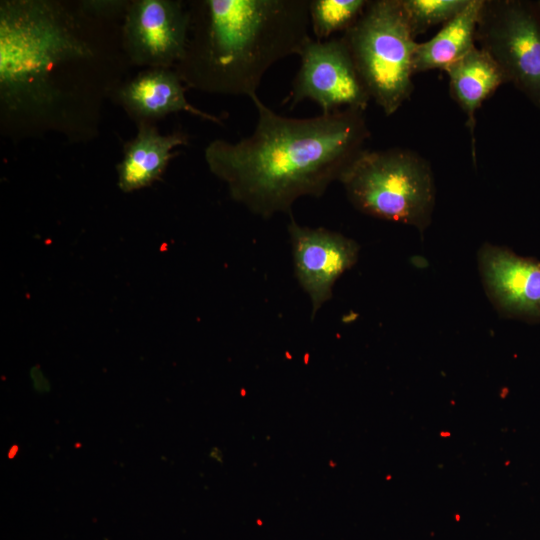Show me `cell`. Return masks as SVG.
Masks as SVG:
<instances>
[{
  "label": "cell",
  "mask_w": 540,
  "mask_h": 540,
  "mask_svg": "<svg viewBox=\"0 0 540 540\" xmlns=\"http://www.w3.org/2000/svg\"><path fill=\"white\" fill-rule=\"evenodd\" d=\"M414 37L458 15L469 0H401Z\"/></svg>",
  "instance_id": "obj_16"
},
{
  "label": "cell",
  "mask_w": 540,
  "mask_h": 540,
  "mask_svg": "<svg viewBox=\"0 0 540 540\" xmlns=\"http://www.w3.org/2000/svg\"><path fill=\"white\" fill-rule=\"evenodd\" d=\"M209 456L217 462H222V452L216 447L211 449Z\"/></svg>",
  "instance_id": "obj_18"
},
{
  "label": "cell",
  "mask_w": 540,
  "mask_h": 540,
  "mask_svg": "<svg viewBox=\"0 0 540 540\" xmlns=\"http://www.w3.org/2000/svg\"><path fill=\"white\" fill-rule=\"evenodd\" d=\"M445 71L449 76L451 96L466 114V125L472 135V151L475 158L476 111L499 86L508 83L507 78L495 60L476 46Z\"/></svg>",
  "instance_id": "obj_11"
},
{
  "label": "cell",
  "mask_w": 540,
  "mask_h": 540,
  "mask_svg": "<svg viewBox=\"0 0 540 540\" xmlns=\"http://www.w3.org/2000/svg\"><path fill=\"white\" fill-rule=\"evenodd\" d=\"M298 56L300 67L290 93L292 105L309 99L320 106L322 114L341 107L365 111L371 98L342 36L324 41L310 37Z\"/></svg>",
  "instance_id": "obj_7"
},
{
  "label": "cell",
  "mask_w": 540,
  "mask_h": 540,
  "mask_svg": "<svg viewBox=\"0 0 540 540\" xmlns=\"http://www.w3.org/2000/svg\"><path fill=\"white\" fill-rule=\"evenodd\" d=\"M484 0H469L466 7L428 41L417 43L414 73L446 70L467 54L476 42V30Z\"/></svg>",
  "instance_id": "obj_14"
},
{
  "label": "cell",
  "mask_w": 540,
  "mask_h": 540,
  "mask_svg": "<svg viewBox=\"0 0 540 540\" xmlns=\"http://www.w3.org/2000/svg\"><path fill=\"white\" fill-rule=\"evenodd\" d=\"M366 0H309L310 28L324 41L350 28L367 5Z\"/></svg>",
  "instance_id": "obj_15"
},
{
  "label": "cell",
  "mask_w": 540,
  "mask_h": 540,
  "mask_svg": "<svg viewBox=\"0 0 540 540\" xmlns=\"http://www.w3.org/2000/svg\"><path fill=\"white\" fill-rule=\"evenodd\" d=\"M186 144L187 138L181 133L161 135L155 128L142 125L117 165L120 189L131 192L150 185L164 172L172 150Z\"/></svg>",
  "instance_id": "obj_13"
},
{
  "label": "cell",
  "mask_w": 540,
  "mask_h": 540,
  "mask_svg": "<svg viewBox=\"0 0 540 540\" xmlns=\"http://www.w3.org/2000/svg\"><path fill=\"white\" fill-rule=\"evenodd\" d=\"M478 269L486 295L502 317L540 322V261L485 243L478 251Z\"/></svg>",
  "instance_id": "obj_10"
},
{
  "label": "cell",
  "mask_w": 540,
  "mask_h": 540,
  "mask_svg": "<svg viewBox=\"0 0 540 540\" xmlns=\"http://www.w3.org/2000/svg\"><path fill=\"white\" fill-rule=\"evenodd\" d=\"M191 13L181 2L135 1L127 14L125 42L134 61L166 67L185 57Z\"/></svg>",
  "instance_id": "obj_9"
},
{
  "label": "cell",
  "mask_w": 540,
  "mask_h": 540,
  "mask_svg": "<svg viewBox=\"0 0 540 540\" xmlns=\"http://www.w3.org/2000/svg\"><path fill=\"white\" fill-rule=\"evenodd\" d=\"M351 204L360 212L415 227L430 225L435 183L429 163L407 149H364L340 179Z\"/></svg>",
  "instance_id": "obj_4"
},
{
  "label": "cell",
  "mask_w": 540,
  "mask_h": 540,
  "mask_svg": "<svg viewBox=\"0 0 540 540\" xmlns=\"http://www.w3.org/2000/svg\"><path fill=\"white\" fill-rule=\"evenodd\" d=\"M121 97L132 112L142 117L157 118L185 111L221 123L216 116L191 105L185 97L180 78L167 69L158 68L140 74L122 89Z\"/></svg>",
  "instance_id": "obj_12"
},
{
  "label": "cell",
  "mask_w": 540,
  "mask_h": 540,
  "mask_svg": "<svg viewBox=\"0 0 540 540\" xmlns=\"http://www.w3.org/2000/svg\"><path fill=\"white\" fill-rule=\"evenodd\" d=\"M251 135L214 140L204 152L210 171L233 200L263 218L291 214L301 197H321L364 150L370 132L364 111L344 108L310 118L280 115L255 95Z\"/></svg>",
  "instance_id": "obj_1"
},
{
  "label": "cell",
  "mask_w": 540,
  "mask_h": 540,
  "mask_svg": "<svg viewBox=\"0 0 540 540\" xmlns=\"http://www.w3.org/2000/svg\"><path fill=\"white\" fill-rule=\"evenodd\" d=\"M30 375L33 387L37 392L44 393L49 390V382L39 368H33L30 372Z\"/></svg>",
  "instance_id": "obj_17"
},
{
  "label": "cell",
  "mask_w": 540,
  "mask_h": 540,
  "mask_svg": "<svg viewBox=\"0 0 540 540\" xmlns=\"http://www.w3.org/2000/svg\"><path fill=\"white\" fill-rule=\"evenodd\" d=\"M288 233L295 276L311 302V319L333 296L336 281L357 262L360 246L326 228L302 226L290 215Z\"/></svg>",
  "instance_id": "obj_8"
},
{
  "label": "cell",
  "mask_w": 540,
  "mask_h": 540,
  "mask_svg": "<svg viewBox=\"0 0 540 540\" xmlns=\"http://www.w3.org/2000/svg\"><path fill=\"white\" fill-rule=\"evenodd\" d=\"M476 42L540 108V2L484 0Z\"/></svg>",
  "instance_id": "obj_6"
},
{
  "label": "cell",
  "mask_w": 540,
  "mask_h": 540,
  "mask_svg": "<svg viewBox=\"0 0 540 540\" xmlns=\"http://www.w3.org/2000/svg\"><path fill=\"white\" fill-rule=\"evenodd\" d=\"M90 53L52 4L2 2L0 87L2 100L11 107L49 101L52 68Z\"/></svg>",
  "instance_id": "obj_3"
},
{
  "label": "cell",
  "mask_w": 540,
  "mask_h": 540,
  "mask_svg": "<svg viewBox=\"0 0 540 540\" xmlns=\"http://www.w3.org/2000/svg\"><path fill=\"white\" fill-rule=\"evenodd\" d=\"M195 63L214 90L249 98L278 61L298 55L309 35V0H206Z\"/></svg>",
  "instance_id": "obj_2"
},
{
  "label": "cell",
  "mask_w": 540,
  "mask_h": 540,
  "mask_svg": "<svg viewBox=\"0 0 540 540\" xmlns=\"http://www.w3.org/2000/svg\"><path fill=\"white\" fill-rule=\"evenodd\" d=\"M342 38L370 98L385 115L394 114L414 89L417 42L402 1H368Z\"/></svg>",
  "instance_id": "obj_5"
}]
</instances>
